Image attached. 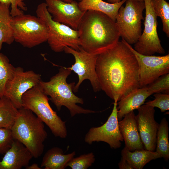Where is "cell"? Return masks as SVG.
<instances>
[{"label":"cell","mask_w":169,"mask_h":169,"mask_svg":"<svg viewBox=\"0 0 169 169\" xmlns=\"http://www.w3.org/2000/svg\"><path fill=\"white\" fill-rule=\"evenodd\" d=\"M64 51L73 55L75 63L70 67H66L77 74L79 80L74 86L73 91L76 92L84 80L88 79L90 82L94 92L101 90L96 74L95 67L98 54L89 53L80 47L79 51L69 47H66Z\"/></svg>","instance_id":"obj_11"},{"label":"cell","mask_w":169,"mask_h":169,"mask_svg":"<svg viewBox=\"0 0 169 169\" xmlns=\"http://www.w3.org/2000/svg\"><path fill=\"white\" fill-rule=\"evenodd\" d=\"M11 130L13 139L24 145L33 157L38 158L41 155L48 134L44 122L31 111L23 107L18 109Z\"/></svg>","instance_id":"obj_4"},{"label":"cell","mask_w":169,"mask_h":169,"mask_svg":"<svg viewBox=\"0 0 169 169\" xmlns=\"http://www.w3.org/2000/svg\"><path fill=\"white\" fill-rule=\"evenodd\" d=\"M108 3H118L121 1V0H107ZM140 1H144V0H136Z\"/></svg>","instance_id":"obj_34"},{"label":"cell","mask_w":169,"mask_h":169,"mask_svg":"<svg viewBox=\"0 0 169 169\" xmlns=\"http://www.w3.org/2000/svg\"><path fill=\"white\" fill-rule=\"evenodd\" d=\"M77 30L80 47L95 54L114 46L120 37L115 21L106 14L95 11H86Z\"/></svg>","instance_id":"obj_2"},{"label":"cell","mask_w":169,"mask_h":169,"mask_svg":"<svg viewBox=\"0 0 169 169\" xmlns=\"http://www.w3.org/2000/svg\"><path fill=\"white\" fill-rule=\"evenodd\" d=\"M41 80L40 74L31 70L24 71L21 67H15L13 77L5 85L4 96L9 99L17 109H19L22 107L23 95L38 85Z\"/></svg>","instance_id":"obj_12"},{"label":"cell","mask_w":169,"mask_h":169,"mask_svg":"<svg viewBox=\"0 0 169 169\" xmlns=\"http://www.w3.org/2000/svg\"><path fill=\"white\" fill-rule=\"evenodd\" d=\"M112 111L107 121L102 125L90 128L86 134L84 140L91 144L95 141H103L111 148H120L123 141L120 132L117 117V100H114Z\"/></svg>","instance_id":"obj_13"},{"label":"cell","mask_w":169,"mask_h":169,"mask_svg":"<svg viewBox=\"0 0 169 169\" xmlns=\"http://www.w3.org/2000/svg\"><path fill=\"white\" fill-rule=\"evenodd\" d=\"M122 40L133 53L137 62L140 88L147 86L160 76L169 73V54L162 56L142 54Z\"/></svg>","instance_id":"obj_10"},{"label":"cell","mask_w":169,"mask_h":169,"mask_svg":"<svg viewBox=\"0 0 169 169\" xmlns=\"http://www.w3.org/2000/svg\"><path fill=\"white\" fill-rule=\"evenodd\" d=\"M137 109L138 114L136 117L141 141L146 150L154 151L159 126L154 118V108L143 104Z\"/></svg>","instance_id":"obj_15"},{"label":"cell","mask_w":169,"mask_h":169,"mask_svg":"<svg viewBox=\"0 0 169 169\" xmlns=\"http://www.w3.org/2000/svg\"><path fill=\"white\" fill-rule=\"evenodd\" d=\"M71 71L66 67H61L58 73L52 77L49 81L44 82L41 80L39 84L43 91L50 97L49 99L58 110H61L62 106H64L69 110L72 117L77 114L97 112L84 109L77 105L83 104L84 101L73 93L75 83L68 84L66 81Z\"/></svg>","instance_id":"obj_3"},{"label":"cell","mask_w":169,"mask_h":169,"mask_svg":"<svg viewBox=\"0 0 169 169\" xmlns=\"http://www.w3.org/2000/svg\"><path fill=\"white\" fill-rule=\"evenodd\" d=\"M18 114V109L5 96L0 98V128L11 129Z\"/></svg>","instance_id":"obj_23"},{"label":"cell","mask_w":169,"mask_h":169,"mask_svg":"<svg viewBox=\"0 0 169 169\" xmlns=\"http://www.w3.org/2000/svg\"><path fill=\"white\" fill-rule=\"evenodd\" d=\"M95 160V155L90 152L77 157H74L68 163L67 166L72 169H86L92 165Z\"/></svg>","instance_id":"obj_27"},{"label":"cell","mask_w":169,"mask_h":169,"mask_svg":"<svg viewBox=\"0 0 169 169\" xmlns=\"http://www.w3.org/2000/svg\"><path fill=\"white\" fill-rule=\"evenodd\" d=\"M152 95L147 91L146 86L135 89L129 93L117 102L118 120H121L126 114L139 108Z\"/></svg>","instance_id":"obj_18"},{"label":"cell","mask_w":169,"mask_h":169,"mask_svg":"<svg viewBox=\"0 0 169 169\" xmlns=\"http://www.w3.org/2000/svg\"><path fill=\"white\" fill-rule=\"evenodd\" d=\"M36 13L37 16L44 21L48 28L47 42L53 51L61 52L64 51L66 47L79 51L80 46L77 30L54 21L47 10L45 3L38 4Z\"/></svg>","instance_id":"obj_6"},{"label":"cell","mask_w":169,"mask_h":169,"mask_svg":"<svg viewBox=\"0 0 169 169\" xmlns=\"http://www.w3.org/2000/svg\"><path fill=\"white\" fill-rule=\"evenodd\" d=\"M146 87L147 91L152 94L163 92L169 94V73L160 76Z\"/></svg>","instance_id":"obj_28"},{"label":"cell","mask_w":169,"mask_h":169,"mask_svg":"<svg viewBox=\"0 0 169 169\" xmlns=\"http://www.w3.org/2000/svg\"><path fill=\"white\" fill-rule=\"evenodd\" d=\"M123 117L118 123L125 147L131 151L144 149V146L139 134L134 111L126 114Z\"/></svg>","instance_id":"obj_17"},{"label":"cell","mask_w":169,"mask_h":169,"mask_svg":"<svg viewBox=\"0 0 169 169\" xmlns=\"http://www.w3.org/2000/svg\"><path fill=\"white\" fill-rule=\"evenodd\" d=\"M64 2H67V3H70L71 2L73 1H77V0H79L80 1L81 0H61Z\"/></svg>","instance_id":"obj_35"},{"label":"cell","mask_w":169,"mask_h":169,"mask_svg":"<svg viewBox=\"0 0 169 169\" xmlns=\"http://www.w3.org/2000/svg\"><path fill=\"white\" fill-rule=\"evenodd\" d=\"M168 123L166 118H162L159 124L156 136V151L166 160L169 158Z\"/></svg>","instance_id":"obj_24"},{"label":"cell","mask_w":169,"mask_h":169,"mask_svg":"<svg viewBox=\"0 0 169 169\" xmlns=\"http://www.w3.org/2000/svg\"><path fill=\"white\" fill-rule=\"evenodd\" d=\"M26 169H41L38 165L36 163H33L31 165H28L25 167Z\"/></svg>","instance_id":"obj_33"},{"label":"cell","mask_w":169,"mask_h":169,"mask_svg":"<svg viewBox=\"0 0 169 169\" xmlns=\"http://www.w3.org/2000/svg\"><path fill=\"white\" fill-rule=\"evenodd\" d=\"M118 166L120 169H133L127 161L122 157L118 164Z\"/></svg>","instance_id":"obj_32"},{"label":"cell","mask_w":169,"mask_h":169,"mask_svg":"<svg viewBox=\"0 0 169 169\" xmlns=\"http://www.w3.org/2000/svg\"><path fill=\"white\" fill-rule=\"evenodd\" d=\"M33 156L28 149L19 141L13 140L11 147L0 161V169H20L29 165Z\"/></svg>","instance_id":"obj_16"},{"label":"cell","mask_w":169,"mask_h":169,"mask_svg":"<svg viewBox=\"0 0 169 169\" xmlns=\"http://www.w3.org/2000/svg\"><path fill=\"white\" fill-rule=\"evenodd\" d=\"M47 10L53 19L77 30L86 11L81 10L76 1L67 3L61 0H45Z\"/></svg>","instance_id":"obj_14"},{"label":"cell","mask_w":169,"mask_h":169,"mask_svg":"<svg viewBox=\"0 0 169 169\" xmlns=\"http://www.w3.org/2000/svg\"><path fill=\"white\" fill-rule=\"evenodd\" d=\"M95 69L101 90L114 100L140 88L137 62L122 40L98 54Z\"/></svg>","instance_id":"obj_1"},{"label":"cell","mask_w":169,"mask_h":169,"mask_svg":"<svg viewBox=\"0 0 169 169\" xmlns=\"http://www.w3.org/2000/svg\"><path fill=\"white\" fill-rule=\"evenodd\" d=\"M26 0H0L2 3L10 4V13L12 17H14L24 13V11L28 8L24 2Z\"/></svg>","instance_id":"obj_31"},{"label":"cell","mask_w":169,"mask_h":169,"mask_svg":"<svg viewBox=\"0 0 169 169\" xmlns=\"http://www.w3.org/2000/svg\"><path fill=\"white\" fill-rule=\"evenodd\" d=\"M49 100L39 83L23 95L22 106L34 113L48 126L55 137L65 138L67 134L65 121H63L52 109Z\"/></svg>","instance_id":"obj_5"},{"label":"cell","mask_w":169,"mask_h":169,"mask_svg":"<svg viewBox=\"0 0 169 169\" xmlns=\"http://www.w3.org/2000/svg\"><path fill=\"white\" fill-rule=\"evenodd\" d=\"M126 1L122 0L118 3H111L103 0H81L78 3V6L82 11L90 10L100 12L115 21L119 10Z\"/></svg>","instance_id":"obj_20"},{"label":"cell","mask_w":169,"mask_h":169,"mask_svg":"<svg viewBox=\"0 0 169 169\" xmlns=\"http://www.w3.org/2000/svg\"><path fill=\"white\" fill-rule=\"evenodd\" d=\"M125 7L118 10L115 22L120 36L130 45L136 43L141 33V21L144 19V1L126 0Z\"/></svg>","instance_id":"obj_8"},{"label":"cell","mask_w":169,"mask_h":169,"mask_svg":"<svg viewBox=\"0 0 169 169\" xmlns=\"http://www.w3.org/2000/svg\"><path fill=\"white\" fill-rule=\"evenodd\" d=\"M11 5L0 2V50L3 43L11 44L14 41L11 22Z\"/></svg>","instance_id":"obj_22"},{"label":"cell","mask_w":169,"mask_h":169,"mask_svg":"<svg viewBox=\"0 0 169 169\" xmlns=\"http://www.w3.org/2000/svg\"><path fill=\"white\" fill-rule=\"evenodd\" d=\"M145 9L144 29L134 49L138 52L145 55H151L155 53L164 54L157 32V16L155 12L153 0H144Z\"/></svg>","instance_id":"obj_9"},{"label":"cell","mask_w":169,"mask_h":169,"mask_svg":"<svg viewBox=\"0 0 169 169\" xmlns=\"http://www.w3.org/2000/svg\"><path fill=\"white\" fill-rule=\"evenodd\" d=\"M14 41L31 48L47 42L48 28L39 17L24 13L13 17L11 22Z\"/></svg>","instance_id":"obj_7"},{"label":"cell","mask_w":169,"mask_h":169,"mask_svg":"<svg viewBox=\"0 0 169 169\" xmlns=\"http://www.w3.org/2000/svg\"><path fill=\"white\" fill-rule=\"evenodd\" d=\"M15 69L7 57L0 53V98L4 96L5 85L13 77Z\"/></svg>","instance_id":"obj_25"},{"label":"cell","mask_w":169,"mask_h":169,"mask_svg":"<svg viewBox=\"0 0 169 169\" xmlns=\"http://www.w3.org/2000/svg\"><path fill=\"white\" fill-rule=\"evenodd\" d=\"M153 6L157 17L161 18L162 30L169 37V3L165 0H153Z\"/></svg>","instance_id":"obj_26"},{"label":"cell","mask_w":169,"mask_h":169,"mask_svg":"<svg viewBox=\"0 0 169 169\" xmlns=\"http://www.w3.org/2000/svg\"><path fill=\"white\" fill-rule=\"evenodd\" d=\"M155 99L152 100H149L145 104L153 107L159 108L161 112L169 110V94L159 93H154Z\"/></svg>","instance_id":"obj_29"},{"label":"cell","mask_w":169,"mask_h":169,"mask_svg":"<svg viewBox=\"0 0 169 169\" xmlns=\"http://www.w3.org/2000/svg\"><path fill=\"white\" fill-rule=\"evenodd\" d=\"M75 155V151L65 154L60 148L56 147H52L45 154L41 166L44 167V169H64Z\"/></svg>","instance_id":"obj_19"},{"label":"cell","mask_w":169,"mask_h":169,"mask_svg":"<svg viewBox=\"0 0 169 169\" xmlns=\"http://www.w3.org/2000/svg\"><path fill=\"white\" fill-rule=\"evenodd\" d=\"M13 140L11 129L0 128V155L9 149Z\"/></svg>","instance_id":"obj_30"},{"label":"cell","mask_w":169,"mask_h":169,"mask_svg":"<svg viewBox=\"0 0 169 169\" xmlns=\"http://www.w3.org/2000/svg\"><path fill=\"white\" fill-rule=\"evenodd\" d=\"M121 155L133 169H142L151 161L161 157L156 151L143 149L131 151L125 147L122 150Z\"/></svg>","instance_id":"obj_21"}]
</instances>
